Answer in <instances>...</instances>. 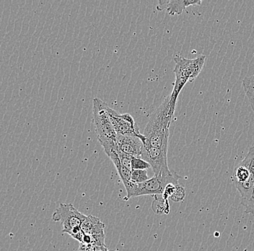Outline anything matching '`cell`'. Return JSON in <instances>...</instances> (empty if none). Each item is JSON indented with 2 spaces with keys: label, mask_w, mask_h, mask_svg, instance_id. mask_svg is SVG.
<instances>
[{
  "label": "cell",
  "mask_w": 254,
  "mask_h": 251,
  "mask_svg": "<svg viewBox=\"0 0 254 251\" xmlns=\"http://www.w3.org/2000/svg\"><path fill=\"white\" fill-rule=\"evenodd\" d=\"M142 152V159L150 164L155 176L170 174L172 172L168 168V152L144 146Z\"/></svg>",
  "instance_id": "cell-8"
},
{
  "label": "cell",
  "mask_w": 254,
  "mask_h": 251,
  "mask_svg": "<svg viewBox=\"0 0 254 251\" xmlns=\"http://www.w3.org/2000/svg\"><path fill=\"white\" fill-rule=\"evenodd\" d=\"M92 236V245L95 246V247H106L105 244V239H106V235L105 233L103 234L91 235Z\"/></svg>",
  "instance_id": "cell-18"
},
{
  "label": "cell",
  "mask_w": 254,
  "mask_h": 251,
  "mask_svg": "<svg viewBox=\"0 0 254 251\" xmlns=\"http://www.w3.org/2000/svg\"><path fill=\"white\" fill-rule=\"evenodd\" d=\"M107 107L108 104L99 98H93V113L95 131L98 141L109 156L119 149L117 144V133L111 123Z\"/></svg>",
  "instance_id": "cell-3"
},
{
  "label": "cell",
  "mask_w": 254,
  "mask_h": 251,
  "mask_svg": "<svg viewBox=\"0 0 254 251\" xmlns=\"http://www.w3.org/2000/svg\"><path fill=\"white\" fill-rule=\"evenodd\" d=\"M182 178L176 171H172L170 174H160L154 176L152 178L141 184H136L130 198L142 195H163L165 188L168 184H179V179Z\"/></svg>",
  "instance_id": "cell-5"
},
{
  "label": "cell",
  "mask_w": 254,
  "mask_h": 251,
  "mask_svg": "<svg viewBox=\"0 0 254 251\" xmlns=\"http://www.w3.org/2000/svg\"><path fill=\"white\" fill-rule=\"evenodd\" d=\"M244 207L246 208L245 213L246 214H252L254 215V192L253 197L252 199L249 201Z\"/></svg>",
  "instance_id": "cell-19"
},
{
  "label": "cell",
  "mask_w": 254,
  "mask_h": 251,
  "mask_svg": "<svg viewBox=\"0 0 254 251\" xmlns=\"http://www.w3.org/2000/svg\"><path fill=\"white\" fill-rule=\"evenodd\" d=\"M101 222L100 219L97 218L94 216H85L81 223L80 228L85 234H90L92 228L97 224Z\"/></svg>",
  "instance_id": "cell-13"
},
{
  "label": "cell",
  "mask_w": 254,
  "mask_h": 251,
  "mask_svg": "<svg viewBox=\"0 0 254 251\" xmlns=\"http://www.w3.org/2000/svg\"><path fill=\"white\" fill-rule=\"evenodd\" d=\"M201 0H168L167 12L168 15H181L184 11L190 6L201 5Z\"/></svg>",
  "instance_id": "cell-10"
},
{
  "label": "cell",
  "mask_w": 254,
  "mask_h": 251,
  "mask_svg": "<svg viewBox=\"0 0 254 251\" xmlns=\"http://www.w3.org/2000/svg\"><path fill=\"white\" fill-rule=\"evenodd\" d=\"M96 247L92 244H83L80 243L79 245L78 251H95Z\"/></svg>",
  "instance_id": "cell-20"
},
{
  "label": "cell",
  "mask_w": 254,
  "mask_h": 251,
  "mask_svg": "<svg viewBox=\"0 0 254 251\" xmlns=\"http://www.w3.org/2000/svg\"><path fill=\"white\" fill-rule=\"evenodd\" d=\"M119 158L120 160L121 164L124 167L126 168L129 171H132V168H131V160H132L133 157L131 155H128L124 153V152L118 151Z\"/></svg>",
  "instance_id": "cell-16"
},
{
  "label": "cell",
  "mask_w": 254,
  "mask_h": 251,
  "mask_svg": "<svg viewBox=\"0 0 254 251\" xmlns=\"http://www.w3.org/2000/svg\"><path fill=\"white\" fill-rule=\"evenodd\" d=\"M243 87L254 112V75L244 79L243 81Z\"/></svg>",
  "instance_id": "cell-11"
},
{
  "label": "cell",
  "mask_w": 254,
  "mask_h": 251,
  "mask_svg": "<svg viewBox=\"0 0 254 251\" xmlns=\"http://www.w3.org/2000/svg\"></svg>",
  "instance_id": "cell-23"
},
{
  "label": "cell",
  "mask_w": 254,
  "mask_h": 251,
  "mask_svg": "<svg viewBox=\"0 0 254 251\" xmlns=\"http://www.w3.org/2000/svg\"><path fill=\"white\" fill-rule=\"evenodd\" d=\"M205 55H199L194 59H187L185 57L176 55L174 60L176 65L174 72L176 76L174 89L170 95V103L173 109L176 110L178 97L186 84L193 82L202 71L205 63Z\"/></svg>",
  "instance_id": "cell-2"
},
{
  "label": "cell",
  "mask_w": 254,
  "mask_h": 251,
  "mask_svg": "<svg viewBox=\"0 0 254 251\" xmlns=\"http://www.w3.org/2000/svg\"><path fill=\"white\" fill-rule=\"evenodd\" d=\"M150 179L147 175V170L134 169L131 171V180L136 184H141Z\"/></svg>",
  "instance_id": "cell-14"
},
{
  "label": "cell",
  "mask_w": 254,
  "mask_h": 251,
  "mask_svg": "<svg viewBox=\"0 0 254 251\" xmlns=\"http://www.w3.org/2000/svg\"><path fill=\"white\" fill-rule=\"evenodd\" d=\"M234 182L241 196V204L245 206L254 192V146L250 148L249 153L236 167Z\"/></svg>",
  "instance_id": "cell-4"
},
{
  "label": "cell",
  "mask_w": 254,
  "mask_h": 251,
  "mask_svg": "<svg viewBox=\"0 0 254 251\" xmlns=\"http://www.w3.org/2000/svg\"><path fill=\"white\" fill-rule=\"evenodd\" d=\"M95 251H119L118 249H115V250H110L108 249L107 246L106 247H96Z\"/></svg>",
  "instance_id": "cell-22"
},
{
  "label": "cell",
  "mask_w": 254,
  "mask_h": 251,
  "mask_svg": "<svg viewBox=\"0 0 254 251\" xmlns=\"http://www.w3.org/2000/svg\"><path fill=\"white\" fill-rule=\"evenodd\" d=\"M117 144L121 152L134 157L142 158L143 142L140 138L135 136H117Z\"/></svg>",
  "instance_id": "cell-9"
},
{
  "label": "cell",
  "mask_w": 254,
  "mask_h": 251,
  "mask_svg": "<svg viewBox=\"0 0 254 251\" xmlns=\"http://www.w3.org/2000/svg\"><path fill=\"white\" fill-rule=\"evenodd\" d=\"M155 197V201H153L152 205L153 211L158 214H169V202H167V201H165V200L163 199V197L160 198H157L156 196Z\"/></svg>",
  "instance_id": "cell-12"
},
{
  "label": "cell",
  "mask_w": 254,
  "mask_h": 251,
  "mask_svg": "<svg viewBox=\"0 0 254 251\" xmlns=\"http://www.w3.org/2000/svg\"><path fill=\"white\" fill-rule=\"evenodd\" d=\"M131 168L134 169H139V170H147V169L151 168L150 164L143 160L142 158L133 157L131 160Z\"/></svg>",
  "instance_id": "cell-15"
},
{
  "label": "cell",
  "mask_w": 254,
  "mask_h": 251,
  "mask_svg": "<svg viewBox=\"0 0 254 251\" xmlns=\"http://www.w3.org/2000/svg\"><path fill=\"white\" fill-rule=\"evenodd\" d=\"M175 111L170 103V96H167L149 117L144 133H142L145 137L143 146L168 152L170 125L172 122Z\"/></svg>",
  "instance_id": "cell-1"
},
{
  "label": "cell",
  "mask_w": 254,
  "mask_h": 251,
  "mask_svg": "<svg viewBox=\"0 0 254 251\" xmlns=\"http://www.w3.org/2000/svg\"><path fill=\"white\" fill-rule=\"evenodd\" d=\"M107 111L117 136H135L140 138L144 142L145 137L139 132V128L131 114L119 113L109 106Z\"/></svg>",
  "instance_id": "cell-6"
},
{
  "label": "cell",
  "mask_w": 254,
  "mask_h": 251,
  "mask_svg": "<svg viewBox=\"0 0 254 251\" xmlns=\"http://www.w3.org/2000/svg\"><path fill=\"white\" fill-rule=\"evenodd\" d=\"M85 216L71 203H61L54 213L52 219L55 222H61L63 225V233H68L73 229L80 227Z\"/></svg>",
  "instance_id": "cell-7"
},
{
  "label": "cell",
  "mask_w": 254,
  "mask_h": 251,
  "mask_svg": "<svg viewBox=\"0 0 254 251\" xmlns=\"http://www.w3.org/2000/svg\"><path fill=\"white\" fill-rule=\"evenodd\" d=\"M186 196V191L184 187L182 185H176V190H175L174 195L171 197V200L175 202H182Z\"/></svg>",
  "instance_id": "cell-17"
},
{
  "label": "cell",
  "mask_w": 254,
  "mask_h": 251,
  "mask_svg": "<svg viewBox=\"0 0 254 251\" xmlns=\"http://www.w3.org/2000/svg\"><path fill=\"white\" fill-rule=\"evenodd\" d=\"M168 0H160L157 5L156 8L158 11L164 10L167 8L168 5Z\"/></svg>",
  "instance_id": "cell-21"
}]
</instances>
